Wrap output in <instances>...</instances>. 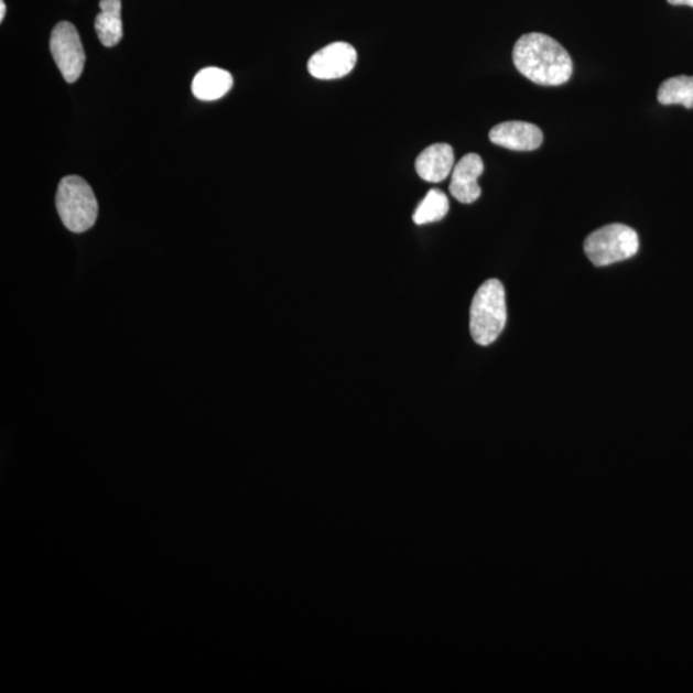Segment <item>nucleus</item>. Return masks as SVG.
Listing matches in <instances>:
<instances>
[{"label": "nucleus", "instance_id": "f257e3e1", "mask_svg": "<svg viewBox=\"0 0 693 693\" xmlns=\"http://www.w3.org/2000/svg\"><path fill=\"white\" fill-rule=\"evenodd\" d=\"M512 59L521 75L543 87H559L570 82L573 74L570 53L546 34L520 36L513 46Z\"/></svg>", "mask_w": 693, "mask_h": 693}, {"label": "nucleus", "instance_id": "f03ea898", "mask_svg": "<svg viewBox=\"0 0 693 693\" xmlns=\"http://www.w3.org/2000/svg\"><path fill=\"white\" fill-rule=\"evenodd\" d=\"M508 322L505 288L489 279L475 293L470 307V333L475 344L489 346L500 337Z\"/></svg>", "mask_w": 693, "mask_h": 693}, {"label": "nucleus", "instance_id": "7ed1b4c3", "mask_svg": "<svg viewBox=\"0 0 693 693\" xmlns=\"http://www.w3.org/2000/svg\"><path fill=\"white\" fill-rule=\"evenodd\" d=\"M56 207L62 223L73 232H85L95 227L98 219V201L91 186L80 176L62 178L56 196Z\"/></svg>", "mask_w": 693, "mask_h": 693}, {"label": "nucleus", "instance_id": "20e7f679", "mask_svg": "<svg viewBox=\"0 0 693 693\" xmlns=\"http://www.w3.org/2000/svg\"><path fill=\"white\" fill-rule=\"evenodd\" d=\"M584 252L595 267L626 261L634 257L640 248V239L632 228L622 224H610L591 232L584 240Z\"/></svg>", "mask_w": 693, "mask_h": 693}, {"label": "nucleus", "instance_id": "39448f33", "mask_svg": "<svg viewBox=\"0 0 693 693\" xmlns=\"http://www.w3.org/2000/svg\"><path fill=\"white\" fill-rule=\"evenodd\" d=\"M51 52L54 62L67 83L80 79L85 66V52L79 33L72 22L62 21L53 29Z\"/></svg>", "mask_w": 693, "mask_h": 693}, {"label": "nucleus", "instance_id": "423d86ee", "mask_svg": "<svg viewBox=\"0 0 693 693\" xmlns=\"http://www.w3.org/2000/svg\"><path fill=\"white\" fill-rule=\"evenodd\" d=\"M357 52L344 42L332 43L316 52L308 61V73L321 80L340 79L356 66Z\"/></svg>", "mask_w": 693, "mask_h": 693}, {"label": "nucleus", "instance_id": "0eeeda50", "mask_svg": "<svg viewBox=\"0 0 693 693\" xmlns=\"http://www.w3.org/2000/svg\"><path fill=\"white\" fill-rule=\"evenodd\" d=\"M489 140L496 145L511 151L529 152L539 150L543 143V132L539 127L526 121H506L489 131Z\"/></svg>", "mask_w": 693, "mask_h": 693}, {"label": "nucleus", "instance_id": "6e6552de", "mask_svg": "<svg viewBox=\"0 0 693 693\" xmlns=\"http://www.w3.org/2000/svg\"><path fill=\"white\" fill-rule=\"evenodd\" d=\"M485 171L480 155L469 153L458 161L451 174L450 192L462 204L469 205L480 197L478 178Z\"/></svg>", "mask_w": 693, "mask_h": 693}, {"label": "nucleus", "instance_id": "1a4fd4ad", "mask_svg": "<svg viewBox=\"0 0 693 693\" xmlns=\"http://www.w3.org/2000/svg\"><path fill=\"white\" fill-rule=\"evenodd\" d=\"M455 154L453 147L437 143L425 148L415 162L418 175L427 183H442L453 174Z\"/></svg>", "mask_w": 693, "mask_h": 693}, {"label": "nucleus", "instance_id": "9d476101", "mask_svg": "<svg viewBox=\"0 0 693 693\" xmlns=\"http://www.w3.org/2000/svg\"><path fill=\"white\" fill-rule=\"evenodd\" d=\"M232 76L227 69L207 67L194 77L192 91L194 97L212 102L227 96L232 88Z\"/></svg>", "mask_w": 693, "mask_h": 693}, {"label": "nucleus", "instance_id": "9b49d317", "mask_svg": "<svg viewBox=\"0 0 693 693\" xmlns=\"http://www.w3.org/2000/svg\"><path fill=\"white\" fill-rule=\"evenodd\" d=\"M100 12L96 19V31L100 43L108 48L121 42L123 35L121 0H100Z\"/></svg>", "mask_w": 693, "mask_h": 693}, {"label": "nucleus", "instance_id": "f8f14e48", "mask_svg": "<svg viewBox=\"0 0 693 693\" xmlns=\"http://www.w3.org/2000/svg\"><path fill=\"white\" fill-rule=\"evenodd\" d=\"M658 100L661 105H682L693 108V76H675L660 85Z\"/></svg>", "mask_w": 693, "mask_h": 693}, {"label": "nucleus", "instance_id": "ddd939ff", "mask_svg": "<svg viewBox=\"0 0 693 693\" xmlns=\"http://www.w3.org/2000/svg\"><path fill=\"white\" fill-rule=\"evenodd\" d=\"M450 212V202L445 193L438 190L427 192L426 196L420 202L419 207L412 220L416 225H425L437 223L445 219Z\"/></svg>", "mask_w": 693, "mask_h": 693}, {"label": "nucleus", "instance_id": "4468645a", "mask_svg": "<svg viewBox=\"0 0 693 693\" xmlns=\"http://www.w3.org/2000/svg\"><path fill=\"white\" fill-rule=\"evenodd\" d=\"M672 6H689L693 8V0H668Z\"/></svg>", "mask_w": 693, "mask_h": 693}, {"label": "nucleus", "instance_id": "2eb2a0df", "mask_svg": "<svg viewBox=\"0 0 693 693\" xmlns=\"http://www.w3.org/2000/svg\"><path fill=\"white\" fill-rule=\"evenodd\" d=\"M6 12H7V7L4 3V0H0V21L3 22L4 18H6Z\"/></svg>", "mask_w": 693, "mask_h": 693}]
</instances>
